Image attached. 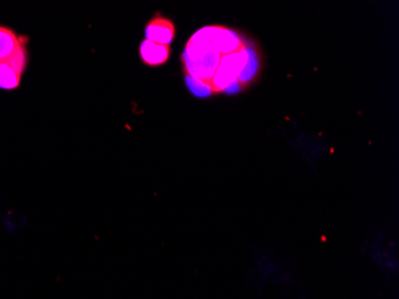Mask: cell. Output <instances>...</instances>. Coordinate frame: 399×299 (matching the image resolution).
<instances>
[{
    "mask_svg": "<svg viewBox=\"0 0 399 299\" xmlns=\"http://www.w3.org/2000/svg\"><path fill=\"white\" fill-rule=\"evenodd\" d=\"M170 57V47L145 40L140 45V58L149 66H159L167 63Z\"/></svg>",
    "mask_w": 399,
    "mask_h": 299,
    "instance_id": "52a82bcc",
    "label": "cell"
},
{
    "mask_svg": "<svg viewBox=\"0 0 399 299\" xmlns=\"http://www.w3.org/2000/svg\"><path fill=\"white\" fill-rule=\"evenodd\" d=\"M29 63L28 45L17 50L13 57L0 61V90H16L21 87L22 75Z\"/></svg>",
    "mask_w": 399,
    "mask_h": 299,
    "instance_id": "3957f363",
    "label": "cell"
},
{
    "mask_svg": "<svg viewBox=\"0 0 399 299\" xmlns=\"http://www.w3.org/2000/svg\"><path fill=\"white\" fill-rule=\"evenodd\" d=\"M29 43L27 35H18L15 30L0 25V61L8 60L17 50Z\"/></svg>",
    "mask_w": 399,
    "mask_h": 299,
    "instance_id": "8992f818",
    "label": "cell"
},
{
    "mask_svg": "<svg viewBox=\"0 0 399 299\" xmlns=\"http://www.w3.org/2000/svg\"><path fill=\"white\" fill-rule=\"evenodd\" d=\"M248 58V50L244 47L234 53L224 55L209 83L213 92H225L231 84L238 82Z\"/></svg>",
    "mask_w": 399,
    "mask_h": 299,
    "instance_id": "7a4b0ae2",
    "label": "cell"
},
{
    "mask_svg": "<svg viewBox=\"0 0 399 299\" xmlns=\"http://www.w3.org/2000/svg\"><path fill=\"white\" fill-rule=\"evenodd\" d=\"M248 50V61H246V66L241 72V75L238 78L239 83H248L251 79L254 78L258 71V55L257 52L255 50L254 47H246Z\"/></svg>",
    "mask_w": 399,
    "mask_h": 299,
    "instance_id": "ba28073f",
    "label": "cell"
},
{
    "mask_svg": "<svg viewBox=\"0 0 399 299\" xmlns=\"http://www.w3.org/2000/svg\"><path fill=\"white\" fill-rule=\"evenodd\" d=\"M195 34L199 38L206 40L211 46L214 47L221 55L234 53L239 50V47L241 46V38L237 34L219 25L204 27Z\"/></svg>",
    "mask_w": 399,
    "mask_h": 299,
    "instance_id": "277c9868",
    "label": "cell"
},
{
    "mask_svg": "<svg viewBox=\"0 0 399 299\" xmlns=\"http://www.w3.org/2000/svg\"><path fill=\"white\" fill-rule=\"evenodd\" d=\"M223 57L224 55H221L206 40L194 34L183 53L184 70L187 72V77L211 83Z\"/></svg>",
    "mask_w": 399,
    "mask_h": 299,
    "instance_id": "6da1fadb",
    "label": "cell"
},
{
    "mask_svg": "<svg viewBox=\"0 0 399 299\" xmlns=\"http://www.w3.org/2000/svg\"><path fill=\"white\" fill-rule=\"evenodd\" d=\"M238 92H241V83L239 82H234L225 90V92H227V94H236Z\"/></svg>",
    "mask_w": 399,
    "mask_h": 299,
    "instance_id": "30bf717a",
    "label": "cell"
},
{
    "mask_svg": "<svg viewBox=\"0 0 399 299\" xmlns=\"http://www.w3.org/2000/svg\"><path fill=\"white\" fill-rule=\"evenodd\" d=\"M186 79H187V85L189 87V90L196 97L206 99L208 96L212 95L213 90L209 84L202 82V80H199V79L192 78V77H187Z\"/></svg>",
    "mask_w": 399,
    "mask_h": 299,
    "instance_id": "9c48e42d",
    "label": "cell"
},
{
    "mask_svg": "<svg viewBox=\"0 0 399 299\" xmlns=\"http://www.w3.org/2000/svg\"><path fill=\"white\" fill-rule=\"evenodd\" d=\"M145 35L149 41L169 46L175 38V25L164 17H154L146 27Z\"/></svg>",
    "mask_w": 399,
    "mask_h": 299,
    "instance_id": "5b68a950",
    "label": "cell"
}]
</instances>
